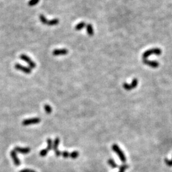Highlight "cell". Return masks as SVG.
<instances>
[{"label":"cell","instance_id":"6da1fadb","mask_svg":"<svg viewBox=\"0 0 172 172\" xmlns=\"http://www.w3.org/2000/svg\"><path fill=\"white\" fill-rule=\"evenodd\" d=\"M39 19L42 24L45 25H47L49 26H56L59 23V21L58 19H54L52 20H48L44 15L40 14L39 15Z\"/></svg>","mask_w":172,"mask_h":172},{"label":"cell","instance_id":"7a4b0ae2","mask_svg":"<svg viewBox=\"0 0 172 172\" xmlns=\"http://www.w3.org/2000/svg\"><path fill=\"white\" fill-rule=\"evenodd\" d=\"M162 53V51L159 48H153V49H149V50H147L145 52H144L142 54V57L143 59H147V57L153 55H157L159 56L161 55Z\"/></svg>","mask_w":172,"mask_h":172},{"label":"cell","instance_id":"3957f363","mask_svg":"<svg viewBox=\"0 0 172 172\" xmlns=\"http://www.w3.org/2000/svg\"><path fill=\"white\" fill-rule=\"evenodd\" d=\"M112 150L117 154V155L119 157L120 160L121 161L122 163H125L126 161V157L124 155V153L122 150L120 148V147L117 145V144H114L112 147Z\"/></svg>","mask_w":172,"mask_h":172},{"label":"cell","instance_id":"277c9868","mask_svg":"<svg viewBox=\"0 0 172 172\" xmlns=\"http://www.w3.org/2000/svg\"><path fill=\"white\" fill-rule=\"evenodd\" d=\"M20 58L24 61H25L27 64L29 66V68L31 69L35 68L36 66V64L35 62L31 59L28 56L26 55V54H21V55L20 56Z\"/></svg>","mask_w":172,"mask_h":172},{"label":"cell","instance_id":"5b68a950","mask_svg":"<svg viewBox=\"0 0 172 172\" xmlns=\"http://www.w3.org/2000/svg\"><path fill=\"white\" fill-rule=\"evenodd\" d=\"M41 119L39 117H34V118H31V119H26L22 121V125L23 126H29L31 124H36L39 122H40Z\"/></svg>","mask_w":172,"mask_h":172},{"label":"cell","instance_id":"8992f818","mask_svg":"<svg viewBox=\"0 0 172 172\" xmlns=\"http://www.w3.org/2000/svg\"><path fill=\"white\" fill-rule=\"evenodd\" d=\"M138 80L137 79H134L132 80V82L130 84H128V83H124L123 84V87L125 90H132V89H135L137 86H138Z\"/></svg>","mask_w":172,"mask_h":172},{"label":"cell","instance_id":"52a82bcc","mask_svg":"<svg viewBox=\"0 0 172 172\" xmlns=\"http://www.w3.org/2000/svg\"><path fill=\"white\" fill-rule=\"evenodd\" d=\"M15 68L16 70L22 71L23 73H26V74H30L31 73V69L29 67L24 66L22 65V64H19V63L15 64Z\"/></svg>","mask_w":172,"mask_h":172},{"label":"cell","instance_id":"ba28073f","mask_svg":"<svg viewBox=\"0 0 172 172\" xmlns=\"http://www.w3.org/2000/svg\"><path fill=\"white\" fill-rule=\"evenodd\" d=\"M59 138H56L54 140V142L53 143V150H54V152H55V154L57 157H59V156H61L62 154V152H60L59 150H58V146H59Z\"/></svg>","mask_w":172,"mask_h":172},{"label":"cell","instance_id":"9c48e42d","mask_svg":"<svg viewBox=\"0 0 172 172\" xmlns=\"http://www.w3.org/2000/svg\"><path fill=\"white\" fill-rule=\"evenodd\" d=\"M143 64L151 67L152 68H157L159 66V63L157 61H150V60H148L147 59H143Z\"/></svg>","mask_w":172,"mask_h":172},{"label":"cell","instance_id":"30bf717a","mask_svg":"<svg viewBox=\"0 0 172 172\" xmlns=\"http://www.w3.org/2000/svg\"><path fill=\"white\" fill-rule=\"evenodd\" d=\"M68 53V50L66 49H55L52 52V54L54 56H63L66 55Z\"/></svg>","mask_w":172,"mask_h":172},{"label":"cell","instance_id":"8fae6325","mask_svg":"<svg viewBox=\"0 0 172 172\" xmlns=\"http://www.w3.org/2000/svg\"><path fill=\"white\" fill-rule=\"evenodd\" d=\"M14 150H15L16 152L21 153V154H28L29 152H30L31 151V148H29V147H16L14 148Z\"/></svg>","mask_w":172,"mask_h":172},{"label":"cell","instance_id":"7c38bea8","mask_svg":"<svg viewBox=\"0 0 172 172\" xmlns=\"http://www.w3.org/2000/svg\"><path fill=\"white\" fill-rule=\"evenodd\" d=\"M10 156L11 157H12V159H13V163H14L15 166H19V165H21V161H20V160L19 159V158H18L17 156L16 152L14 150H12V151L10 152Z\"/></svg>","mask_w":172,"mask_h":172},{"label":"cell","instance_id":"4fadbf2b","mask_svg":"<svg viewBox=\"0 0 172 172\" xmlns=\"http://www.w3.org/2000/svg\"><path fill=\"white\" fill-rule=\"evenodd\" d=\"M86 31L89 36H92L94 34V29L92 25L90 24H86Z\"/></svg>","mask_w":172,"mask_h":172},{"label":"cell","instance_id":"5bb4252c","mask_svg":"<svg viewBox=\"0 0 172 172\" xmlns=\"http://www.w3.org/2000/svg\"><path fill=\"white\" fill-rule=\"evenodd\" d=\"M86 26V24L84 22H79L77 25H76L75 29V30H77V31H80V30L84 28V27Z\"/></svg>","mask_w":172,"mask_h":172},{"label":"cell","instance_id":"9a60e30c","mask_svg":"<svg viewBox=\"0 0 172 172\" xmlns=\"http://www.w3.org/2000/svg\"><path fill=\"white\" fill-rule=\"evenodd\" d=\"M108 165H110V166H111L112 168H117L118 167V165L116 164L115 162L114 161V160L112 159H109L108 160Z\"/></svg>","mask_w":172,"mask_h":172},{"label":"cell","instance_id":"2e32d148","mask_svg":"<svg viewBox=\"0 0 172 172\" xmlns=\"http://www.w3.org/2000/svg\"><path fill=\"white\" fill-rule=\"evenodd\" d=\"M47 142L48 143V147L47 148V149L49 151V150H52V148H53V143H52V141L51 138H48Z\"/></svg>","mask_w":172,"mask_h":172},{"label":"cell","instance_id":"e0dca14e","mask_svg":"<svg viewBox=\"0 0 172 172\" xmlns=\"http://www.w3.org/2000/svg\"><path fill=\"white\" fill-rule=\"evenodd\" d=\"M44 110H45V112L47 113L48 114H51V113L52 112V107H51L50 105H44Z\"/></svg>","mask_w":172,"mask_h":172},{"label":"cell","instance_id":"ac0fdd59","mask_svg":"<svg viewBox=\"0 0 172 172\" xmlns=\"http://www.w3.org/2000/svg\"><path fill=\"white\" fill-rule=\"evenodd\" d=\"M40 0H29L28 2V5L29 6H35L39 3Z\"/></svg>","mask_w":172,"mask_h":172},{"label":"cell","instance_id":"d6986e66","mask_svg":"<svg viewBox=\"0 0 172 172\" xmlns=\"http://www.w3.org/2000/svg\"><path fill=\"white\" fill-rule=\"evenodd\" d=\"M79 152L77 151L72 152H71L70 154V156L71 157V158H72V159H76V158H77V157H79Z\"/></svg>","mask_w":172,"mask_h":172},{"label":"cell","instance_id":"ffe728a7","mask_svg":"<svg viewBox=\"0 0 172 172\" xmlns=\"http://www.w3.org/2000/svg\"><path fill=\"white\" fill-rule=\"evenodd\" d=\"M128 168H129V166H128V165H126V164L122 165V166H120L119 172H124L125 171H126V170L128 169Z\"/></svg>","mask_w":172,"mask_h":172},{"label":"cell","instance_id":"44dd1931","mask_svg":"<svg viewBox=\"0 0 172 172\" xmlns=\"http://www.w3.org/2000/svg\"><path fill=\"white\" fill-rule=\"evenodd\" d=\"M48 152H49V150L47 148H45V149H43V150L40 151V156H42V157H45V156H46L47 155Z\"/></svg>","mask_w":172,"mask_h":172},{"label":"cell","instance_id":"7402d4cb","mask_svg":"<svg viewBox=\"0 0 172 172\" xmlns=\"http://www.w3.org/2000/svg\"><path fill=\"white\" fill-rule=\"evenodd\" d=\"M70 153L68 152L67 151H64L62 152V154H61V156H62V157H64V158H67V157H68L69 156H70Z\"/></svg>","mask_w":172,"mask_h":172},{"label":"cell","instance_id":"603a6c76","mask_svg":"<svg viewBox=\"0 0 172 172\" xmlns=\"http://www.w3.org/2000/svg\"><path fill=\"white\" fill-rule=\"evenodd\" d=\"M165 163L167 166H172V160H168V159H165Z\"/></svg>","mask_w":172,"mask_h":172},{"label":"cell","instance_id":"cb8c5ba5","mask_svg":"<svg viewBox=\"0 0 172 172\" xmlns=\"http://www.w3.org/2000/svg\"><path fill=\"white\" fill-rule=\"evenodd\" d=\"M19 172H36L34 170H32L30 169H23L22 170L20 171Z\"/></svg>","mask_w":172,"mask_h":172}]
</instances>
